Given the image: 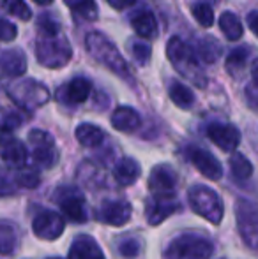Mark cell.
I'll return each mask as SVG.
<instances>
[{"label":"cell","instance_id":"cell-17","mask_svg":"<svg viewBox=\"0 0 258 259\" xmlns=\"http://www.w3.org/2000/svg\"><path fill=\"white\" fill-rule=\"evenodd\" d=\"M131 27L143 39H154L158 35V21H156L154 13L145 9V7H141L136 13H133V16H131Z\"/></svg>","mask_w":258,"mask_h":259},{"label":"cell","instance_id":"cell-34","mask_svg":"<svg viewBox=\"0 0 258 259\" xmlns=\"http://www.w3.org/2000/svg\"><path fill=\"white\" fill-rule=\"evenodd\" d=\"M129 48H131V55H133L138 64H141V65L149 64L151 53H152L151 45H147L145 41H136V39H134V41H131Z\"/></svg>","mask_w":258,"mask_h":259},{"label":"cell","instance_id":"cell-23","mask_svg":"<svg viewBox=\"0 0 258 259\" xmlns=\"http://www.w3.org/2000/svg\"><path fill=\"white\" fill-rule=\"evenodd\" d=\"M75 136L78 143L85 148H97L104 141L103 129L94 125V123H80L75 131Z\"/></svg>","mask_w":258,"mask_h":259},{"label":"cell","instance_id":"cell-9","mask_svg":"<svg viewBox=\"0 0 258 259\" xmlns=\"http://www.w3.org/2000/svg\"><path fill=\"white\" fill-rule=\"evenodd\" d=\"M65 229V221L62 215L57 213L53 210H43L32 221V231L38 238L46 240V242H53L57 240Z\"/></svg>","mask_w":258,"mask_h":259},{"label":"cell","instance_id":"cell-13","mask_svg":"<svg viewBox=\"0 0 258 259\" xmlns=\"http://www.w3.org/2000/svg\"><path fill=\"white\" fill-rule=\"evenodd\" d=\"M64 194H59V203H60V208H62L64 215L69 219L71 222L75 224H83L87 222V203H85V198L80 194L76 189H60Z\"/></svg>","mask_w":258,"mask_h":259},{"label":"cell","instance_id":"cell-20","mask_svg":"<svg viewBox=\"0 0 258 259\" xmlns=\"http://www.w3.org/2000/svg\"><path fill=\"white\" fill-rule=\"evenodd\" d=\"M0 65H2V72L9 78L21 76L27 71V57L18 48L6 50L0 57Z\"/></svg>","mask_w":258,"mask_h":259},{"label":"cell","instance_id":"cell-3","mask_svg":"<svg viewBox=\"0 0 258 259\" xmlns=\"http://www.w3.org/2000/svg\"><path fill=\"white\" fill-rule=\"evenodd\" d=\"M166 55H168L170 64L173 65V69L180 76H184L188 81H191L200 89H203L207 85V76L198 60L200 57L180 37L175 35V37L170 39L168 45H166Z\"/></svg>","mask_w":258,"mask_h":259},{"label":"cell","instance_id":"cell-40","mask_svg":"<svg viewBox=\"0 0 258 259\" xmlns=\"http://www.w3.org/2000/svg\"><path fill=\"white\" fill-rule=\"evenodd\" d=\"M248 25L249 28H251V32L258 37V11H255V13H251L248 16Z\"/></svg>","mask_w":258,"mask_h":259},{"label":"cell","instance_id":"cell-43","mask_svg":"<svg viewBox=\"0 0 258 259\" xmlns=\"http://www.w3.org/2000/svg\"><path fill=\"white\" fill-rule=\"evenodd\" d=\"M48 259H60V257H48Z\"/></svg>","mask_w":258,"mask_h":259},{"label":"cell","instance_id":"cell-19","mask_svg":"<svg viewBox=\"0 0 258 259\" xmlns=\"http://www.w3.org/2000/svg\"><path fill=\"white\" fill-rule=\"evenodd\" d=\"M112 125L119 133H134L141 125V118L138 111L129 106H121L112 115Z\"/></svg>","mask_w":258,"mask_h":259},{"label":"cell","instance_id":"cell-4","mask_svg":"<svg viewBox=\"0 0 258 259\" xmlns=\"http://www.w3.org/2000/svg\"><path fill=\"white\" fill-rule=\"evenodd\" d=\"M188 203H190L191 210L196 215L209 221L210 224L217 226L223 221V215H225L223 199L209 185H203V184L191 185L190 191H188Z\"/></svg>","mask_w":258,"mask_h":259},{"label":"cell","instance_id":"cell-38","mask_svg":"<svg viewBox=\"0 0 258 259\" xmlns=\"http://www.w3.org/2000/svg\"><path fill=\"white\" fill-rule=\"evenodd\" d=\"M246 99H248L251 108L258 109V87H255L253 83H249L248 89H246Z\"/></svg>","mask_w":258,"mask_h":259},{"label":"cell","instance_id":"cell-18","mask_svg":"<svg viewBox=\"0 0 258 259\" xmlns=\"http://www.w3.org/2000/svg\"><path fill=\"white\" fill-rule=\"evenodd\" d=\"M140 175H141V167L138 164V160L133 159V157H122L121 160H117V164L114 167L115 180L122 187L133 185L140 178Z\"/></svg>","mask_w":258,"mask_h":259},{"label":"cell","instance_id":"cell-32","mask_svg":"<svg viewBox=\"0 0 258 259\" xmlns=\"http://www.w3.org/2000/svg\"><path fill=\"white\" fill-rule=\"evenodd\" d=\"M2 6H4V11L13 16L20 18L23 21H28L32 18V11L23 0H2Z\"/></svg>","mask_w":258,"mask_h":259},{"label":"cell","instance_id":"cell-16","mask_svg":"<svg viewBox=\"0 0 258 259\" xmlns=\"http://www.w3.org/2000/svg\"><path fill=\"white\" fill-rule=\"evenodd\" d=\"M67 259H104V254L90 235H78L71 242Z\"/></svg>","mask_w":258,"mask_h":259},{"label":"cell","instance_id":"cell-30","mask_svg":"<svg viewBox=\"0 0 258 259\" xmlns=\"http://www.w3.org/2000/svg\"><path fill=\"white\" fill-rule=\"evenodd\" d=\"M230 169L235 178H239V180H248L253 175V164L249 162V159L246 155L234 154L230 157Z\"/></svg>","mask_w":258,"mask_h":259},{"label":"cell","instance_id":"cell-36","mask_svg":"<svg viewBox=\"0 0 258 259\" xmlns=\"http://www.w3.org/2000/svg\"><path fill=\"white\" fill-rule=\"evenodd\" d=\"M21 123H23L21 115H18L16 111H9V113H6V115H4L2 129H4V133H11V131L18 129Z\"/></svg>","mask_w":258,"mask_h":259},{"label":"cell","instance_id":"cell-24","mask_svg":"<svg viewBox=\"0 0 258 259\" xmlns=\"http://www.w3.org/2000/svg\"><path fill=\"white\" fill-rule=\"evenodd\" d=\"M168 94H170V99L172 103L180 109H191L195 104V94L190 87H186L184 83L177 81L173 79L170 83V89H168Z\"/></svg>","mask_w":258,"mask_h":259},{"label":"cell","instance_id":"cell-2","mask_svg":"<svg viewBox=\"0 0 258 259\" xmlns=\"http://www.w3.org/2000/svg\"><path fill=\"white\" fill-rule=\"evenodd\" d=\"M85 48L90 57L96 62H99L101 65H104L108 71H112L119 78L126 79V81L133 83V74H131L128 62L122 58L117 46L104 34H101V32H89L85 35Z\"/></svg>","mask_w":258,"mask_h":259},{"label":"cell","instance_id":"cell-33","mask_svg":"<svg viewBox=\"0 0 258 259\" xmlns=\"http://www.w3.org/2000/svg\"><path fill=\"white\" fill-rule=\"evenodd\" d=\"M14 180H16V184L20 185V187H25V189H35L39 185V182H41V178H39V173L35 169H32V167H20L16 173V177H14Z\"/></svg>","mask_w":258,"mask_h":259},{"label":"cell","instance_id":"cell-6","mask_svg":"<svg viewBox=\"0 0 258 259\" xmlns=\"http://www.w3.org/2000/svg\"><path fill=\"white\" fill-rule=\"evenodd\" d=\"M9 97L25 111H34L48 103L50 92L43 83L35 79H23L9 89Z\"/></svg>","mask_w":258,"mask_h":259},{"label":"cell","instance_id":"cell-21","mask_svg":"<svg viewBox=\"0 0 258 259\" xmlns=\"http://www.w3.org/2000/svg\"><path fill=\"white\" fill-rule=\"evenodd\" d=\"M2 159L7 166L20 169L27 162V147L16 138H7L2 145Z\"/></svg>","mask_w":258,"mask_h":259},{"label":"cell","instance_id":"cell-11","mask_svg":"<svg viewBox=\"0 0 258 259\" xmlns=\"http://www.w3.org/2000/svg\"><path fill=\"white\" fill-rule=\"evenodd\" d=\"M131 215H133V208H131L128 201H122V199L104 201L99 206V210L96 211L97 221L108 226H115V228H121V226L128 224Z\"/></svg>","mask_w":258,"mask_h":259},{"label":"cell","instance_id":"cell-10","mask_svg":"<svg viewBox=\"0 0 258 259\" xmlns=\"http://www.w3.org/2000/svg\"><path fill=\"white\" fill-rule=\"evenodd\" d=\"M177 173L168 164H158L152 167L149 177V191L152 196H173L177 187Z\"/></svg>","mask_w":258,"mask_h":259},{"label":"cell","instance_id":"cell-42","mask_svg":"<svg viewBox=\"0 0 258 259\" xmlns=\"http://www.w3.org/2000/svg\"><path fill=\"white\" fill-rule=\"evenodd\" d=\"M32 2H35L38 6H50L53 0H32Z\"/></svg>","mask_w":258,"mask_h":259},{"label":"cell","instance_id":"cell-12","mask_svg":"<svg viewBox=\"0 0 258 259\" xmlns=\"http://www.w3.org/2000/svg\"><path fill=\"white\" fill-rule=\"evenodd\" d=\"M186 155H188V159H190V162L193 164L205 178L219 180V178L223 177V166H221V162L210 154V152H207L205 148L190 147L186 150Z\"/></svg>","mask_w":258,"mask_h":259},{"label":"cell","instance_id":"cell-22","mask_svg":"<svg viewBox=\"0 0 258 259\" xmlns=\"http://www.w3.org/2000/svg\"><path fill=\"white\" fill-rule=\"evenodd\" d=\"M90 92H92V83L83 76H76L65 85L64 96L65 101L71 104H82L89 99Z\"/></svg>","mask_w":258,"mask_h":259},{"label":"cell","instance_id":"cell-25","mask_svg":"<svg viewBox=\"0 0 258 259\" xmlns=\"http://www.w3.org/2000/svg\"><path fill=\"white\" fill-rule=\"evenodd\" d=\"M219 28L228 41H239L242 37V34H244L242 21L232 11H225L219 16Z\"/></svg>","mask_w":258,"mask_h":259},{"label":"cell","instance_id":"cell-28","mask_svg":"<svg viewBox=\"0 0 258 259\" xmlns=\"http://www.w3.org/2000/svg\"><path fill=\"white\" fill-rule=\"evenodd\" d=\"M67 4L72 13H75V16H78L80 20H85V21L97 20V6L94 0H72V2Z\"/></svg>","mask_w":258,"mask_h":259},{"label":"cell","instance_id":"cell-8","mask_svg":"<svg viewBox=\"0 0 258 259\" xmlns=\"http://www.w3.org/2000/svg\"><path fill=\"white\" fill-rule=\"evenodd\" d=\"M28 143L32 147V159L35 160V164L46 169L53 167V164L59 159V154H57L52 134L41 129H34L28 134Z\"/></svg>","mask_w":258,"mask_h":259},{"label":"cell","instance_id":"cell-26","mask_svg":"<svg viewBox=\"0 0 258 259\" xmlns=\"http://www.w3.org/2000/svg\"><path fill=\"white\" fill-rule=\"evenodd\" d=\"M196 55L205 64H214L221 57V46L214 37H202L196 46Z\"/></svg>","mask_w":258,"mask_h":259},{"label":"cell","instance_id":"cell-1","mask_svg":"<svg viewBox=\"0 0 258 259\" xmlns=\"http://www.w3.org/2000/svg\"><path fill=\"white\" fill-rule=\"evenodd\" d=\"M71 45L60 32V25L52 14H41L38 21L35 57L41 65L48 69H60L71 60Z\"/></svg>","mask_w":258,"mask_h":259},{"label":"cell","instance_id":"cell-41","mask_svg":"<svg viewBox=\"0 0 258 259\" xmlns=\"http://www.w3.org/2000/svg\"><path fill=\"white\" fill-rule=\"evenodd\" d=\"M251 78H253V85L258 87V60L255 62V65H253V72H251Z\"/></svg>","mask_w":258,"mask_h":259},{"label":"cell","instance_id":"cell-35","mask_svg":"<svg viewBox=\"0 0 258 259\" xmlns=\"http://www.w3.org/2000/svg\"><path fill=\"white\" fill-rule=\"evenodd\" d=\"M119 252L124 257H134L140 252V245H138V242L134 238H126L119 243Z\"/></svg>","mask_w":258,"mask_h":259},{"label":"cell","instance_id":"cell-39","mask_svg":"<svg viewBox=\"0 0 258 259\" xmlns=\"http://www.w3.org/2000/svg\"><path fill=\"white\" fill-rule=\"evenodd\" d=\"M108 4H110L114 9H126V7H129V6H133L134 4V0H106Z\"/></svg>","mask_w":258,"mask_h":259},{"label":"cell","instance_id":"cell-15","mask_svg":"<svg viewBox=\"0 0 258 259\" xmlns=\"http://www.w3.org/2000/svg\"><path fill=\"white\" fill-rule=\"evenodd\" d=\"M177 210H179V203L173 196H152L145 206V217L149 226H158Z\"/></svg>","mask_w":258,"mask_h":259},{"label":"cell","instance_id":"cell-14","mask_svg":"<svg viewBox=\"0 0 258 259\" xmlns=\"http://www.w3.org/2000/svg\"><path fill=\"white\" fill-rule=\"evenodd\" d=\"M207 136L217 148H221L225 152H234L241 143V133L232 123H210L207 127Z\"/></svg>","mask_w":258,"mask_h":259},{"label":"cell","instance_id":"cell-29","mask_svg":"<svg viewBox=\"0 0 258 259\" xmlns=\"http://www.w3.org/2000/svg\"><path fill=\"white\" fill-rule=\"evenodd\" d=\"M16 243H18L16 229L9 222H2V228H0V250H2L4 256L13 254L16 250Z\"/></svg>","mask_w":258,"mask_h":259},{"label":"cell","instance_id":"cell-5","mask_svg":"<svg viewBox=\"0 0 258 259\" xmlns=\"http://www.w3.org/2000/svg\"><path fill=\"white\" fill-rule=\"evenodd\" d=\"M214 245L210 240L200 235H179L166 245L163 257L165 259H210Z\"/></svg>","mask_w":258,"mask_h":259},{"label":"cell","instance_id":"cell-7","mask_svg":"<svg viewBox=\"0 0 258 259\" xmlns=\"http://www.w3.org/2000/svg\"><path fill=\"white\" fill-rule=\"evenodd\" d=\"M235 219L242 242L253 250H258V205L249 199L235 201Z\"/></svg>","mask_w":258,"mask_h":259},{"label":"cell","instance_id":"cell-27","mask_svg":"<svg viewBox=\"0 0 258 259\" xmlns=\"http://www.w3.org/2000/svg\"><path fill=\"white\" fill-rule=\"evenodd\" d=\"M248 58H249V50L248 48H235L234 52L227 57V71L230 72V76L234 78H239L244 71L246 64H248Z\"/></svg>","mask_w":258,"mask_h":259},{"label":"cell","instance_id":"cell-31","mask_svg":"<svg viewBox=\"0 0 258 259\" xmlns=\"http://www.w3.org/2000/svg\"><path fill=\"white\" fill-rule=\"evenodd\" d=\"M191 13H193V18L198 21V25H202L203 28L212 27L214 23V11L209 4L205 2H198L191 7Z\"/></svg>","mask_w":258,"mask_h":259},{"label":"cell","instance_id":"cell-37","mask_svg":"<svg viewBox=\"0 0 258 259\" xmlns=\"http://www.w3.org/2000/svg\"><path fill=\"white\" fill-rule=\"evenodd\" d=\"M0 27H2V30H0V39H2L4 42H9L13 41L14 37H16V27H14L11 21L7 20H2V23H0Z\"/></svg>","mask_w":258,"mask_h":259}]
</instances>
